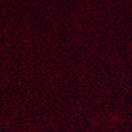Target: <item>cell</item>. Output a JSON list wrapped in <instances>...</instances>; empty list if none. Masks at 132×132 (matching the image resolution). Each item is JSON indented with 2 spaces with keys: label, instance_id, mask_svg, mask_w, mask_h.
Segmentation results:
<instances>
[]
</instances>
